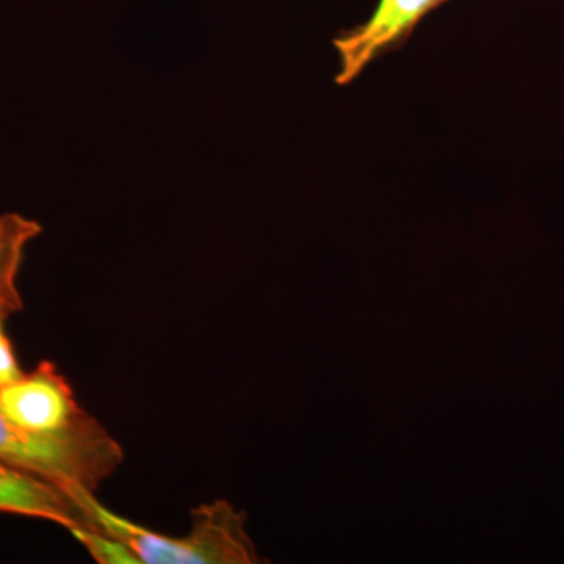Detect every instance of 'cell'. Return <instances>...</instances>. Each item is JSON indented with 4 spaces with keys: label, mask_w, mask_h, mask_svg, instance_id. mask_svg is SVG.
<instances>
[{
    "label": "cell",
    "mask_w": 564,
    "mask_h": 564,
    "mask_svg": "<svg viewBox=\"0 0 564 564\" xmlns=\"http://www.w3.org/2000/svg\"><path fill=\"white\" fill-rule=\"evenodd\" d=\"M447 2L448 0H380L369 20L334 40L339 61L337 84H351L375 61L399 50L413 35L423 18Z\"/></svg>",
    "instance_id": "3"
},
{
    "label": "cell",
    "mask_w": 564,
    "mask_h": 564,
    "mask_svg": "<svg viewBox=\"0 0 564 564\" xmlns=\"http://www.w3.org/2000/svg\"><path fill=\"white\" fill-rule=\"evenodd\" d=\"M0 513L43 519L65 529H95L76 497L46 478L0 459Z\"/></svg>",
    "instance_id": "5"
},
{
    "label": "cell",
    "mask_w": 564,
    "mask_h": 564,
    "mask_svg": "<svg viewBox=\"0 0 564 564\" xmlns=\"http://www.w3.org/2000/svg\"><path fill=\"white\" fill-rule=\"evenodd\" d=\"M84 544L88 554L99 564H140L131 549L117 538L96 529H74L69 532Z\"/></svg>",
    "instance_id": "7"
},
{
    "label": "cell",
    "mask_w": 564,
    "mask_h": 564,
    "mask_svg": "<svg viewBox=\"0 0 564 564\" xmlns=\"http://www.w3.org/2000/svg\"><path fill=\"white\" fill-rule=\"evenodd\" d=\"M0 410L21 429L40 434L65 432L90 415L77 403L65 375L50 361L2 386Z\"/></svg>",
    "instance_id": "4"
},
{
    "label": "cell",
    "mask_w": 564,
    "mask_h": 564,
    "mask_svg": "<svg viewBox=\"0 0 564 564\" xmlns=\"http://www.w3.org/2000/svg\"><path fill=\"white\" fill-rule=\"evenodd\" d=\"M43 232L39 221L21 214L0 215V313H20L24 307L18 278L29 245Z\"/></svg>",
    "instance_id": "6"
},
{
    "label": "cell",
    "mask_w": 564,
    "mask_h": 564,
    "mask_svg": "<svg viewBox=\"0 0 564 564\" xmlns=\"http://www.w3.org/2000/svg\"><path fill=\"white\" fill-rule=\"evenodd\" d=\"M0 459L74 496L98 491L124 462V451L91 414L65 432L40 434L21 429L0 410Z\"/></svg>",
    "instance_id": "2"
},
{
    "label": "cell",
    "mask_w": 564,
    "mask_h": 564,
    "mask_svg": "<svg viewBox=\"0 0 564 564\" xmlns=\"http://www.w3.org/2000/svg\"><path fill=\"white\" fill-rule=\"evenodd\" d=\"M7 315L0 313V388L17 381L24 372L18 364L17 355H14L13 344L6 333Z\"/></svg>",
    "instance_id": "8"
},
{
    "label": "cell",
    "mask_w": 564,
    "mask_h": 564,
    "mask_svg": "<svg viewBox=\"0 0 564 564\" xmlns=\"http://www.w3.org/2000/svg\"><path fill=\"white\" fill-rule=\"evenodd\" d=\"M77 502L96 530L128 545L143 564H250L258 562L243 516L226 500H214L192 510V529L184 536H169L135 524L104 507L95 492L79 491Z\"/></svg>",
    "instance_id": "1"
}]
</instances>
